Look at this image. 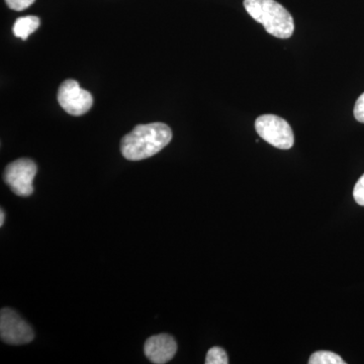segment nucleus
Instances as JSON below:
<instances>
[{"label": "nucleus", "mask_w": 364, "mask_h": 364, "mask_svg": "<svg viewBox=\"0 0 364 364\" xmlns=\"http://www.w3.org/2000/svg\"><path fill=\"white\" fill-rule=\"evenodd\" d=\"M171 139L172 131L167 124H139L122 140V154L131 161L147 159L166 147Z\"/></svg>", "instance_id": "obj_1"}, {"label": "nucleus", "mask_w": 364, "mask_h": 364, "mask_svg": "<svg viewBox=\"0 0 364 364\" xmlns=\"http://www.w3.org/2000/svg\"><path fill=\"white\" fill-rule=\"evenodd\" d=\"M244 7L251 18L264 26L270 35L279 39H289L293 36V16L275 0H244Z\"/></svg>", "instance_id": "obj_2"}, {"label": "nucleus", "mask_w": 364, "mask_h": 364, "mask_svg": "<svg viewBox=\"0 0 364 364\" xmlns=\"http://www.w3.org/2000/svg\"><path fill=\"white\" fill-rule=\"evenodd\" d=\"M255 129L258 135L273 147L289 150L294 146L293 129L282 117L274 114H263L256 119Z\"/></svg>", "instance_id": "obj_3"}, {"label": "nucleus", "mask_w": 364, "mask_h": 364, "mask_svg": "<svg viewBox=\"0 0 364 364\" xmlns=\"http://www.w3.org/2000/svg\"><path fill=\"white\" fill-rule=\"evenodd\" d=\"M37 170V165L33 160L21 158L7 165L4 181L16 196H30L33 193V181Z\"/></svg>", "instance_id": "obj_4"}, {"label": "nucleus", "mask_w": 364, "mask_h": 364, "mask_svg": "<svg viewBox=\"0 0 364 364\" xmlns=\"http://www.w3.org/2000/svg\"><path fill=\"white\" fill-rule=\"evenodd\" d=\"M0 337L7 344L21 345L32 342L35 334L16 311L4 308L0 313Z\"/></svg>", "instance_id": "obj_5"}, {"label": "nucleus", "mask_w": 364, "mask_h": 364, "mask_svg": "<svg viewBox=\"0 0 364 364\" xmlns=\"http://www.w3.org/2000/svg\"><path fill=\"white\" fill-rule=\"evenodd\" d=\"M58 102L62 109L71 116H82L93 105V97L90 91L80 87L77 81H64L60 85Z\"/></svg>", "instance_id": "obj_6"}, {"label": "nucleus", "mask_w": 364, "mask_h": 364, "mask_svg": "<svg viewBox=\"0 0 364 364\" xmlns=\"http://www.w3.org/2000/svg\"><path fill=\"white\" fill-rule=\"evenodd\" d=\"M176 341L168 334L155 335L144 345L145 355L151 363L156 364L169 363L176 356Z\"/></svg>", "instance_id": "obj_7"}, {"label": "nucleus", "mask_w": 364, "mask_h": 364, "mask_svg": "<svg viewBox=\"0 0 364 364\" xmlns=\"http://www.w3.org/2000/svg\"><path fill=\"white\" fill-rule=\"evenodd\" d=\"M40 26V20L37 16H28L18 18L14 23L13 32L16 38L26 40L31 33L38 30Z\"/></svg>", "instance_id": "obj_8"}, {"label": "nucleus", "mask_w": 364, "mask_h": 364, "mask_svg": "<svg viewBox=\"0 0 364 364\" xmlns=\"http://www.w3.org/2000/svg\"><path fill=\"white\" fill-rule=\"evenodd\" d=\"M346 363L338 354L330 351H317L311 355L309 364H344Z\"/></svg>", "instance_id": "obj_9"}, {"label": "nucleus", "mask_w": 364, "mask_h": 364, "mask_svg": "<svg viewBox=\"0 0 364 364\" xmlns=\"http://www.w3.org/2000/svg\"><path fill=\"white\" fill-rule=\"evenodd\" d=\"M205 363L207 364H228L229 358L226 351L221 347H213L208 350L207 358H205Z\"/></svg>", "instance_id": "obj_10"}, {"label": "nucleus", "mask_w": 364, "mask_h": 364, "mask_svg": "<svg viewBox=\"0 0 364 364\" xmlns=\"http://www.w3.org/2000/svg\"><path fill=\"white\" fill-rule=\"evenodd\" d=\"M353 198L361 207H364V174L356 182L353 189Z\"/></svg>", "instance_id": "obj_11"}, {"label": "nucleus", "mask_w": 364, "mask_h": 364, "mask_svg": "<svg viewBox=\"0 0 364 364\" xmlns=\"http://www.w3.org/2000/svg\"><path fill=\"white\" fill-rule=\"evenodd\" d=\"M6 2L13 11H21L32 6L35 0H6Z\"/></svg>", "instance_id": "obj_12"}, {"label": "nucleus", "mask_w": 364, "mask_h": 364, "mask_svg": "<svg viewBox=\"0 0 364 364\" xmlns=\"http://www.w3.org/2000/svg\"><path fill=\"white\" fill-rule=\"evenodd\" d=\"M354 117L360 123L364 124V93L358 97L354 107Z\"/></svg>", "instance_id": "obj_13"}, {"label": "nucleus", "mask_w": 364, "mask_h": 364, "mask_svg": "<svg viewBox=\"0 0 364 364\" xmlns=\"http://www.w3.org/2000/svg\"><path fill=\"white\" fill-rule=\"evenodd\" d=\"M4 220H6V214H4V210H0V226H4Z\"/></svg>", "instance_id": "obj_14"}]
</instances>
